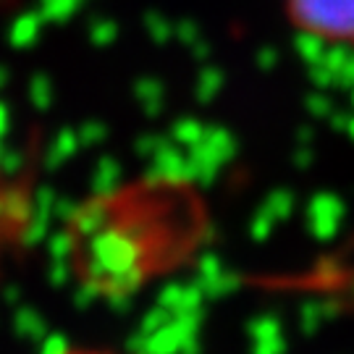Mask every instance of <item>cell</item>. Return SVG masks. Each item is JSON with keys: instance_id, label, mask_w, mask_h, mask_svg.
<instances>
[{"instance_id": "6da1fadb", "label": "cell", "mask_w": 354, "mask_h": 354, "mask_svg": "<svg viewBox=\"0 0 354 354\" xmlns=\"http://www.w3.org/2000/svg\"><path fill=\"white\" fill-rule=\"evenodd\" d=\"M299 19L317 35L352 37L354 0H294Z\"/></svg>"}, {"instance_id": "7a4b0ae2", "label": "cell", "mask_w": 354, "mask_h": 354, "mask_svg": "<svg viewBox=\"0 0 354 354\" xmlns=\"http://www.w3.org/2000/svg\"><path fill=\"white\" fill-rule=\"evenodd\" d=\"M64 354H111V352H95V349H66Z\"/></svg>"}]
</instances>
